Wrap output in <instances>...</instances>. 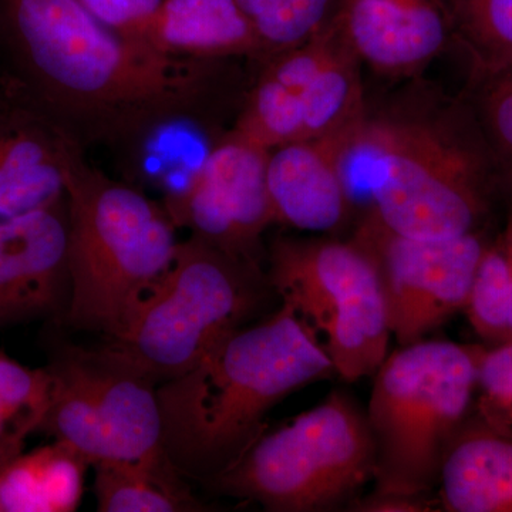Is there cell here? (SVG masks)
Wrapping results in <instances>:
<instances>
[{
  "instance_id": "cell-1",
  "label": "cell",
  "mask_w": 512,
  "mask_h": 512,
  "mask_svg": "<svg viewBox=\"0 0 512 512\" xmlns=\"http://www.w3.org/2000/svg\"><path fill=\"white\" fill-rule=\"evenodd\" d=\"M10 90L77 146L124 144L188 119L218 60L168 56L107 29L77 0H0Z\"/></svg>"
},
{
  "instance_id": "cell-2",
  "label": "cell",
  "mask_w": 512,
  "mask_h": 512,
  "mask_svg": "<svg viewBox=\"0 0 512 512\" xmlns=\"http://www.w3.org/2000/svg\"><path fill=\"white\" fill-rule=\"evenodd\" d=\"M366 110L346 138L340 164L350 198L403 237L446 239L483 231L510 185L464 96L414 92Z\"/></svg>"
},
{
  "instance_id": "cell-3",
  "label": "cell",
  "mask_w": 512,
  "mask_h": 512,
  "mask_svg": "<svg viewBox=\"0 0 512 512\" xmlns=\"http://www.w3.org/2000/svg\"><path fill=\"white\" fill-rule=\"evenodd\" d=\"M335 373L291 306L235 330L184 375L158 384L163 446L185 478L211 484L264 433L286 396Z\"/></svg>"
},
{
  "instance_id": "cell-4",
  "label": "cell",
  "mask_w": 512,
  "mask_h": 512,
  "mask_svg": "<svg viewBox=\"0 0 512 512\" xmlns=\"http://www.w3.org/2000/svg\"><path fill=\"white\" fill-rule=\"evenodd\" d=\"M70 301L64 322L114 338L173 261L175 224L163 205L84 160L67 137Z\"/></svg>"
},
{
  "instance_id": "cell-5",
  "label": "cell",
  "mask_w": 512,
  "mask_h": 512,
  "mask_svg": "<svg viewBox=\"0 0 512 512\" xmlns=\"http://www.w3.org/2000/svg\"><path fill=\"white\" fill-rule=\"evenodd\" d=\"M484 349L421 339L386 357L365 412L375 494L426 500L439 484L444 454L473 416Z\"/></svg>"
},
{
  "instance_id": "cell-6",
  "label": "cell",
  "mask_w": 512,
  "mask_h": 512,
  "mask_svg": "<svg viewBox=\"0 0 512 512\" xmlns=\"http://www.w3.org/2000/svg\"><path fill=\"white\" fill-rule=\"evenodd\" d=\"M261 268L192 237L104 348L157 384L184 375L262 301Z\"/></svg>"
},
{
  "instance_id": "cell-7",
  "label": "cell",
  "mask_w": 512,
  "mask_h": 512,
  "mask_svg": "<svg viewBox=\"0 0 512 512\" xmlns=\"http://www.w3.org/2000/svg\"><path fill=\"white\" fill-rule=\"evenodd\" d=\"M375 446L366 413L345 392L269 433H262L210 484L265 510H329L375 480Z\"/></svg>"
},
{
  "instance_id": "cell-8",
  "label": "cell",
  "mask_w": 512,
  "mask_h": 512,
  "mask_svg": "<svg viewBox=\"0 0 512 512\" xmlns=\"http://www.w3.org/2000/svg\"><path fill=\"white\" fill-rule=\"evenodd\" d=\"M47 369L52 406L39 431L96 463L171 464L163 446L158 384L109 349L67 346Z\"/></svg>"
},
{
  "instance_id": "cell-9",
  "label": "cell",
  "mask_w": 512,
  "mask_h": 512,
  "mask_svg": "<svg viewBox=\"0 0 512 512\" xmlns=\"http://www.w3.org/2000/svg\"><path fill=\"white\" fill-rule=\"evenodd\" d=\"M379 269L390 328L400 346L419 342L466 311L488 241L483 231L446 239L394 234L366 212L355 237Z\"/></svg>"
},
{
  "instance_id": "cell-10",
  "label": "cell",
  "mask_w": 512,
  "mask_h": 512,
  "mask_svg": "<svg viewBox=\"0 0 512 512\" xmlns=\"http://www.w3.org/2000/svg\"><path fill=\"white\" fill-rule=\"evenodd\" d=\"M269 151L228 133L165 202L175 227L259 266L262 234L275 224L266 181Z\"/></svg>"
},
{
  "instance_id": "cell-11",
  "label": "cell",
  "mask_w": 512,
  "mask_h": 512,
  "mask_svg": "<svg viewBox=\"0 0 512 512\" xmlns=\"http://www.w3.org/2000/svg\"><path fill=\"white\" fill-rule=\"evenodd\" d=\"M268 282L313 335L325 336L384 298L375 259L355 238L276 239Z\"/></svg>"
},
{
  "instance_id": "cell-12",
  "label": "cell",
  "mask_w": 512,
  "mask_h": 512,
  "mask_svg": "<svg viewBox=\"0 0 512 512\" xmlns=\"http://www.w3.org/2000/svg\"><path fill=\"white\" fill-rule=\"evenodd\" d=\"M69 214L63 200L0 220V328L66 315Z\"/></svg>"
},
{
  "instance_id": "cell-13",
  "label": "cell",
  "mask_w": 512,
  "mask_h": 512,
  "mask_svg": "<svg viewBox=\"0 0 512 512\" xmlns=\"http://www.w3.org/2000/svg\"><path fill=\"white\" fill-rule=\"evenodd\" d=\"M336 25L362 66L413 77L456 43L446 0H342Z\"/></svg>"
},
{
  "instance_id": "cell-14",
  "label": "cell",
  "mask_w": 512,
  "mask_h": 512,
  "mask_svg": "<svg viewBox=\"0 0 512 512\" xmlns=\"http://www.w3.org/2000/svg\"><path fill=\"white\" fill-rule=\"evenodd\" d=\"M353 126L269 151L266 181L275 222L308 232L346 224L353 202L340 157Z\"/></svg>"
},
{
  "instance_id": "cell-15",
  "label": "cell",
  "mask_w": 512,
  "mask_h": 512,
  "mask_svg": "<svg viewBox=\"0 0 512 512\" xmlns=\"http://www.w3.org/2000/svg\"><path fill=\"white\" fill-rule=\"evenodd\" d=\"M67 137L23 104L0 106V220L66 195Z\"/></svg>"
},
{
  "instance_id": "cell-16",
  "label": "cell",
  "mask_w": 512,
  "mask_h": 512,
  "mask_svg": "<svg viewBox=\"0 0 512 512\" xmlns=\"http://www.w3.org/2000/svg\"><path fill=\"white\" fill-rule=\"evenodd\" d=\"M141 42L168 56L265 60L237 0H163Z\"/></svg>"
},
{
  "instance_id": "cell-17",
  "label": "cell",
  "mask_w": 512,
  "mask_h": 512,
  "mask_svg": "<svg viewBox=\"0 0 512 512\" xmlns=\"http://www.w3.org/2000/svg\"><path fill=\"white\" fill-rule=\"evenodd\" d=\"M440 498L453 512H512V439L468 419L441 463Z\"/></svg>"
},
{
  "instance_id": "cell-18",
  "label": "cell",
  "mask_w": 512,
  "mask_h": 512,
  "mask_svg": "<svg viewBox=\"0 0 512 512\" xmlns=\"http://www.w3.org/2000/svg\"><path fill=\"white\" fill-rule=\"evenodd\" d=\"M89 461L62 441L22 453L0 470V512H73Z\"/></svg>"
},
{
  "instance_id": "cell-19",
  "label": "cell",
  "mask_w": 512,
  "mask_h": 512,
  "mask_svg": "<svg viewBox=\"0 0 512 512\" xmlns=\"http://www.w3.org/2000/svg\"><path fill=\"white\" fill-rule=\"evenodd\" d=\"M94 494L100 512H194L205 507L173 466L96 463Z\"/></svg>"
},
{
  "instance_id": "cell-20",
  "label": "cell",
  "mask_w": 512,
  "mask_h": 512,
  "mask_svg": "<svg viewBox=\"0 0 512 512\" xmlns=\"http://www.w3.org/2000/svg\"><path fill=\"white\" fill-rule=\"evenodd\" d=\"M360 69L362 63L345 40L301 94L303 140L339 133L365 116L367 107Z\"/></svg>"
},
{
  "instance_id": "cell-21",
  "label": "cell",
  "mask_w": 512,
  "mask_h": 512,
  "mask_svg": "<svg viewBox=\"0 0 512 512\" xmlns=\"http://www.w3.org/2000/svg\"><path fill=\"white\" fill-rule=\"evenodd\" d=\"M55 379L47 367L30 369L0 350V470L23 453L52 406Z\"/></svg>"
},
{
  "instance_id": "cell-22",
  "label": "cell",
  "mask_w": 512,
  "mask_h": 512,
  "mask_svg": "<svg viewBox=\"0 0 512 512\" xmlns=\"http://www.w3.org/2000/svg\"><path fill=\"white\" fill-rule=\"evenodd\" d=\"M471 80L512 63V0H446Z\"/></svg>"
},
{
  "instance_id": "cell-23",
  "label": "cell",
  "mask_w": 512,
  "mask_h": 512,
  "mask_svg": "<svg viewBox=\"0 0 512 512\" xmlns=\"http://www.w3.org/2000/svg\"><path fill=\"white\" fill-rule=\"evenodd\" d=\"M251 23L265 60L322 35L335 22L342 0H237Z\"/></svg>"
},
{
  "instance_id": "cell-24",
  "label": "cell",
  "mask_w": 512,
  "mask_h": 512,
  "mask_svg": "<svg viewBox=\"0 0 512 512\" xmlns=\"http://www.w3.org/2000/svg\"><path fill=\"white\" fill-rule=\"evenodd\" d=\"M229 133L266 151L303 140L301 97L262 73Z\"/></svg>"
},
{
  "instance_id": "cell-25",
  "label": "cell",
  "mask_w": 512,
  "mask_h": 512,
  "mask_svg": "<svg viewBox=\"0 0 512 512\" xmlns=\"http://www.w3.org/2000/svg\"><path fill=\"white\" fill-rule=\"evenodd\" d=\"M510 311V275L503 249L495 239L478 265L466 312L477 335L498 345L510 340Z\"/></svg>"
},
{
  "instance_id": "cell-26",
  "label": "cell",
  "mask_w": 512,
  "mask_h": 512,
  "mask_svg": "<svg viewBox=\"0 0 512 512\" xmlns=\"http://www.w3.org/2000/svg\"><path fill=\"white\" fill-rule=\"evenodd\" d=\"M466 96L512 192V63L471 80Z\"/></svg>"
},
{
  "instance_id": "cell-27",
  "label": "cell",
  "mask_w": 512,
  "mask_h": 512,
  "mask_svg": "<svg viewBox=\"0 0 512 512\" xmlns=\"http://www.w3.org/2000/svg\"><path fill=\"white\" fill-rule=\"evenodd\" d=\"M474 410L487 426L512 439V340L484 349Z\"/></svg>"
},
{
  "instance_id": "cell-28",
  "label": "cell",
  "mask_w": 512,
  "mask_h": 512,
  "mask_svg": "<svg viewBox=\"0 0 512 512\" xmlns=\"http://www.w3.org/2000/svg\"><path fill=\"white\" fill-rule=\"evenodd\" d=\"M77 2L107 29L141 42L144 33L156 18L163 0H77Z\"/></svg>"
},
{
  "instance_id": "cell-29",
  "label": "cell",
  "mask_w": 512,
  "mask_h": 512,
  "mask_svg": "<svg viewBox=\"0 0 512 512\" xmlns=\"http://www.w3.org/2000/svg\"><path fill=\"white\" fill-rule=\"evenodd\" d=\"M510 212H508L507 224L500 237L497 238L498 244L503 249L505 264H507L508 275H510L511 285V311H510V340H512V192H511Z\"/></svg>"
}]
</instances>
